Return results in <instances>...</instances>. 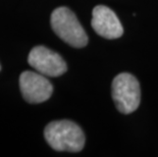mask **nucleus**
<instances>
[{
    "label": "nucleus",
    "mask_w": 158,
    "mask_h": 157,
    "mask_svg": "<svg viewBox=\"0 0 158 157\" xmlns=\"http://www.w3.org/2000/svg\"><path fill=\"white\" fill-rule=\"evenodd\" d=\"M47 143L56 151L79 152L85 146V135L73 122L55 121L47 125L44 131Z\"/></svg>",
    "instance_id": "1"
},
{
    "label": "nucleus",
    "mask_w": 158,
    "mask_h": 157,
    "mask_svg": "<svg viewBox=\"0 0 158 157\" xmlns=\"http://www.w3.org/2000/svg\"><path fill=\"white\" fill-rule=\"evenodd\" d=\"M54 33L62 41L76 48L85 47L88 36L80 24L76 14L68 7H58L52 12L50 19Z\"/></svg>",
    "instance_id": "2"
},
{
    "label": "nucleus",
    "mask_w": 158,
    "mask_h": 157,
    "mask_svg": "<svg viewBox=\"0 0 158 157\" xmlns=\"http://www.w3.org/2000/svg\"><path fill=\"white\" fill-rule=\"evenodd\" d=\"M112 98L115 107L123 114H130L139 107L141 101L140 84L136 76L122 72L112 82Z\"/></svg>",
    "instance_id": "3"
},
{
    "label": "nucleus",
    "mask_w": 158,
    "mask_h": 157,
    "mask_svg": "<svg viewBox=\"0 0 158 157\" xmlns=\"http://www.w3.org/2000/svg\"><path fill=\"white\" fill-rule=\"evenodd\" d=\"M28 61L36 72L46 76H59L68 69L64 59L58 53L45 46L33 48L29 54Z\"/></svg>",
    "instance_id": "4"
},
{
    "label": "nucleus",
    "mask_w": 158,
    "mask_h": 157,
    "mask_svg": "<svg viewBox=\"0 0 158 157\" xmlns=\"http://www.w3.org/2000/svg\"><path fill=\"white\" fill-rule=\"evenodd\" d=\"M19 87L26 101L36 104L48 100L53 92L49 80L38 72H23L19 76Z\"/></svg>",
    "instance_id": "5"
},
{
    "label": "nucleus",
    "mask_w": 158,
    "mask_h": 157,
    "mask_svg": "<svg viewBox=\"0 0 158 157\" xmlns=\"http://www.w3.org/2000/svg\"><path fill=\"white\" fill-rule=\"evenodd\" d=\"M91 25L97 34L106 39H117L123 34L118 18L105 5H97L93 9Z\"/></svg>",
    "instance_id": "6"
},
{
    "label": "nucleus",
    "mask_w": 158,
    "mask_h": 157,
    "mask_svg": "<svg viewBox=\"0 0 158 157\" xmlns=\"http://www.w3.org/2000/svg\"><path fill=\"white\" fill-rule=\"evenodd\" d=\"M0 69H1V66H0Z\"/></svg>",
    "instance_id": "7"
}]
</instances>
